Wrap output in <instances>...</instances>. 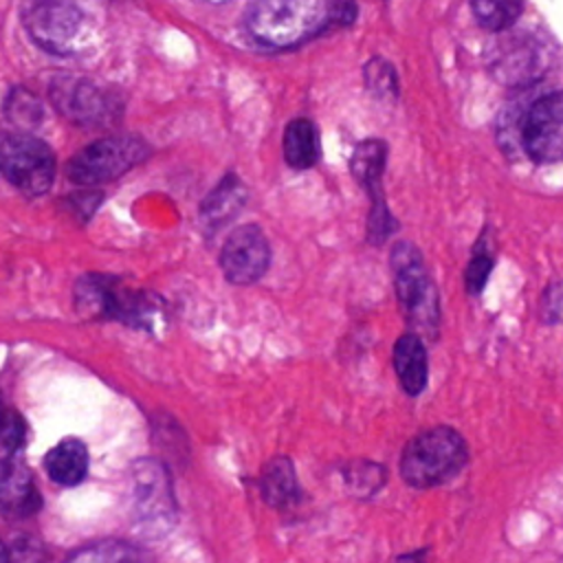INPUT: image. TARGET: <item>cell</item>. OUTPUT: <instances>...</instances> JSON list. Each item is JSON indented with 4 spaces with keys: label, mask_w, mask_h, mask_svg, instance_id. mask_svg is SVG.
<instances>
[{
    "label": "cell",
    "mask_w": 563,
    "mask_h": 563,
    "mask_svg": "<svg viewBox=\"0 0 563 563\" xmlns=\"http://www.w3.org/2000/svg\"><path fill=\"white\" fill-rule=\"evenodd\" d=\"M354 15L352 0H255L244 15V26L264 46L292 48L330 24H350Z\"/></svg>",
    "instance_id": "obj_1"
},
{
    "label": "cell",
    "mask_w": 563,
    "mask_h": 563,
    "mask_svg": "<svg viewBox=\"0 0 563 563\" xmlns=\"http://www.w3.org/2000/svg\"><path fill=\"white\" fill-rule=\"evenodd\" d=\"M468 464L466 440L451 427L438 424L416 433L402 449L400 477L411 488H435L462 473Z\"/></svg>",
    "instance_id": "obj_2"
},
{
    "label": "cell",
    "mask_w": 563,
    "mask_h": 563,
    "mask_svg": "<svg viewBox=\"0 0 563 563\" xmlns=\"http://www.w3.org/2000/svg\"><path fill=\"white\" fill-rule=\"evenodd\" d=\"M389 262L396 297L407 312L413 332L420 336L435 334L440 323V301L422 253L411 242H398L389 253Z\"/></svg>",
    "instance_id": "obj_3"
},
{
    "label": "cell",
    "mask_w": 563,
    "mask_h": 563,
    "mask_svg": "<svg viewBox=\"0 0 563 563\" xmlns=\"http://www.w3.org/2000/svg\"><path fill=\"white\" fill-rule=\"evenodd\" d=\"M486 59L493 77L512 88H526L543 77L552 59L550 42L534 31H499Z\"/></svg>",
    "instance_id": "obj_4"
},
{
    "label": "cell",
    "mask_w": 563,
    "mask_h": 563,
    "mask_svg": "<svg viewBox=\"0 0 563 563\" xmlns=\"http://www.w3.org/2000/svg\"><path fill=\"white\" fill-rule=\"evenodd\" d=\"M22 22L31 40L53 55L77 53L88 33V22L73 0H31Z\"/></svg>",
    "instance_id": "obj_5"
},
{
    "label": "cell",
    "mask_w": 563,
    "mask_h": 563,
    "mask_svg": "<svg viewBox=\"0 0 563 563\" xmlns=\"http://www.w3.org/2000/svg\"><path fill=\"white\" fill-rule=\"evenodd\" d=\"M0 174L26 196H42L55 178L51 147L24 132H0Z\"/></svg>",
    "instance_id": "obj_6"
},
{
    "label": "cell",
    "mask_w": 563,
    "mask_h": 563,
    "mask_svg": "<svg viewBox=\"0 0 563 563\" xmlns=\"http://www.w3.org/2000/svg\"><path fill=\"white\" fill-rule=\"evenodd\" d=\"M143 139L119 134L99 139L79 150L66 165V174L77 185H101L130 172L147 156Z\"/></svg>",
    "instance_id": "obj_7"
},
{
    "label": "cell",
    "mask_w": 563,
    "mask_h": 563,
    "mask_svg": "<svg viewBox=\"0 0 563 563\" xmlns=\"http://www.w3.org/2000/svg\"><path fill=\"white\" fill-rule=\"evenodd\" d=\"M77 301L92 314L119 319L134 328H154L161 317L158 297L128 290L110 277H84L77 286Z\"/></svg>",
    "instance_id": "obj_8"
},
{
    "label": "cell",
    "mask_w": 563,
    "mask_h": 563,
    "mask_svg": "<svg viewBox=\"0 0 563 563\" xmlns=\"http://www.w3.org/2000/svg\"><path fill=\"white\" fill-rule=\"evenodd\" d=\"M132 515L136 526L150 534H165L176 521V499L167 468L156 460H141L132 468Z\"/></svg>",
    "instance_id": "obj_9"
},
{
    "label": "cell",
    "mask_w": 563,
    "mask_h": 563,
    "mask_svg": "<svg viewBox=\"0 0 563 563\" xmlns=\"http://www.w3.org/2000/svg\"><path fill=\"white\" fill-rule=\"evenodd\" d=\"M519 141L521 152L539 165L563 161V90L541 95L528 103Z\"/></svg>",
    "instance_id": "obj_10"
},
{
    "label": "cell",
    "mask_w": 563,
    "mask_h": 563,
    "mask_svg": "<svg viewBox=\"0 0 563 563\" xmlns=\"http://www.w3.org/2000/svg\"><path fill=\"white\" fill-rule=\"evenodd\" d=\"M271 266V244L257 224H242L229 233L220 251V268L227 282L249 286L260 282Z\"/></svg>",
    "instance_id": "obj_11"
},
{
    "label": "cell",
    "mask_w": 563,
    "mask_h": 563,
    "mask_svg": "<svg viewBox=\"0 0 563 563\" xmlns=\"http://www.w3.org/2000/svg\"><path fill=\"white\" fill-rule=\"evenodd\" d=\"M55 108L70 121L81 125H99L112 112L110 99L97 86L77 77H59L51 84Z\"/></svg>",
    "instance_id": "obj_12"
},
{
    "label": "cell",
    "mask_w": 563,
    "mask_h": 563,
    "mask_svg": "<svg viewBox=\"0 0 563 563\" xmlns=\"http://www.w3.org/2000/svg\"><path fill=\"white\" fill-rule=\"evenodd\" d=\"M42 506V497L26 466L7 464L0 471V512L11 519H26Z\"/></svg>",
    "instance_id": "obj_13"
},
{
    "label": "cell",
    "mask_w": 563,
    "mask_h": 563,
    "mask_svg": "<svg viewBox=\"0 0 563 563\" xmlns=\"http://www.w3.org/2000/svg\"><path fill=\"white\" fill-rule=\"evenodd\" d=\"M394 372L400 387L409 396H418L424 391L429 383V358L424 341L418 332H405L394 343Z\"/></svg>",
    "instance_id": "obj_14"
},
{
    "label": "cell",
    "mask_w": 563,
    "mask_h": 563,
    "mask_svg": "<svg viewBox=\"0 0 563 563\" xmlns=\"http://www.w3.org/2000/svg\"><path fill=\"white\" fill-rule=\"evenodd\" d=\"M257 486H260L262 499L275 510H286L295 506L301 497L295 464L286 455H277L266 462Z\"/></svg>",
    "instance_id": "obj_15"
},
{
    "label": "cell",
    "mask_w": 563,
    "mask_h": 563,
    "mask_svg": "<svg viewBox=\"0 0 563 563\" xmlns=\"http://www.w3.org/2000/svg\"><path fill=\"white\" fill-rule=\"evenodd\" d=\"M246 202V187L235 174H227L202 200L200 220L209 231H218L231 222Z\"/></svg>",
    "instance_id": "obj_16"
},
{
    "label": "cell",
    "mask_w": 563,
    "mask_h": 563,
    "mask_svg": "<svg viewBox=\"0 0 563 563\" xmlns=\"http://www.w3.org/2000/svg\"><path fill=\"white\" fill-rule=\"evenodd\" d=\"M389 147L383 139H365L356 143L350 156V174L369 194V198L383 196V174L387 165Z\"/></svg>",
    "instance_id": "obj_17"
},
{
    "label": "cell",
    "mask_w": 563,
    "mask_h": 563,
    "mask_svg": "<svg viewBox=\"0 0 563 563\" xmlns=\"http://www.w3.org/2000/svg\"><path fill=\"white\" fill-rule=\"evenodd\" d=\"M44 468L53 482L62 486H75L88 473V449L84 442L66 438L46 453Z\"/></svg>",
    "instance_id": "obj_18"
},
{
    "label": "cell",
    "mask_w": 563,
    "mask_h": 563,
    "mask_svg": "<svg viewBox=\"0 0 563 563\" xmlns=\"http://www.w3.org/2000/svg\"><path fill=\"white\" fill-rule=\"evenodd\" d=\"M284 158L292 169H308L321 156L319 132L310 119H292L284 130Z\"/></svg>",
    "instance_id": "obj_19"
},
{
    "label": "cell",
    "mask_w": 563,
    "mask_h": 563,
    "mask_svg": "<svg viewBox=\"0 0 563 563\" xmlns=\"http://www.w3.org/2000/svg\"><path fill=\"white\" fill-rule=\"evenodd\" d=\"M343 482L347 490L356 497H372L376 495L387 482V468L372 460H350L341 468Z\"/></svg>",
    "instance_id": "obj_20"
},
{
    "label": "cell",
    "mask_w": 563,
    "mask_h": 563,
    "mask_svg": "<svg viewBox=\"0 0 563 563\" xmlns=\"http://www.w3.org/2000/svg\"><path fill=\"white\" fill-rule=\"evenodd\" d=\"M475 20L490 31L510 29L521 15L523 0H471Z\"/></svg>",
    "instance_id": "obj_21"
},
{
    "label": "cell",
    "mask_w": 563,
    "mask_h": 563,
    "mask_svg": "<svg viewBox=\"0 0 563 563\" xmlns=\"http://www.w3.org/2000/svg\"><path fill=\"white\" fill-rule=\"evenodd\" d=\"M363 79L378 101H394L398 97V75L387 59L372 57L363 68Z\"/></svg>",
    "instance_id": "obj_22"
},
{
    "label": "cell",
    "mask_w": 563,
    "mask_h": 563,
    "mask_svg": "<svg viewBox=\"0 0 563 563\" xmlns=\"http://www.w3.org/2000/svg\"><path fill=\"white\" fill-rule=\"evenodd\" d=\"M139 556H141L139 550H134L130 543H121V541L90 543V545H84L68 554V559H73V561H128V559H139Z\"/></svg>",
    "instance_id": "obj_23"
},
{
    "label": "cell",
    "mask_w": 563,
    "mask_h": 563,
    "mask_svg": "<svg viewBox=\"0 0 563 563\" xmlns=\"http://www.w3.org/2000/svg\"><path fill=\"white\" fill-rule=\"evenodd\" d=\"M493 266H495V257L490 255L486 244L484 246L477 244V249L473 251V255L466 264V271H464V288L471 297H477L486 288Z\"/></svg>",
    "instance_id": "obj_24"
},
{
    "label": "cell",
    "mask_w": 563,
    "mask_h": 563,
    "mask_svg": "<svg viewBox=\"0 0 563 563\" xmlns=\"http://www.w3.org/2000/svg\"><path fill=\"white\" fill-rule=\"evenodd\" d=\"M398 227V220L389 213L385 198L376 196L372 198V209L367 216V240L372 244H383Z\"/></svg>",
    "instance_id": "obj_25"
},
{
    "label": "cell",
    "mask_w": 563,
    "mask_h": 563,
    "mask_svg": "<svg viewBox=\"0 0 563 563\" xmlns=\"http://www.w3.org/2000/svg\"><path fill=\"white\" fill-rule=\"evenodd\" d=\"M537 314L548 325H561L563 323V279L552 282L543 290Z\"/></svg>",
    "instance_id": "obj_26"
},
{
    "label": "cell",
    "mask_w": 563,
    "mask_h": 563,
    "mask_svg": "<svg viewBox=\"0 0 563 563\" xmlns=\"http://www.w3.org/2000/svg\"><path fill=\"white\" fill-rule=\"evenodd\" d=\"M7 114L11 121L15 123H35L40 121L42 108L37 103V99L24 90H13L11 97L7 99Z\"/></svg>",
    "instance_id": "obj_27"
},
{
    "label": "cell",
    "mask_w": 563,
    "mask_h": 563,
    "mask_svg": "<svg viewBox=\"0 0 563 563\" xmlns=\"http://www.w3.org/2000/svg\"><path fill=\"white\" fill-rule=\"evenodd\" d=\"M22 438H24L22 418L13 411H4L0 420V446L15 451L22 444Z\"/></svg>",
    "instance_id": "obj_28"
},
{
    "label": "cell",
    "mask_w": 563,
    "mask_h": 563,
    "mask_svg": "<svg viewBox=\"0 0 563 563\" xmlns=\"http://www.w3.org/2000/svg\"><path fill=\"white\" fill-rule=\"evenodd\" d=\"M427 554V550H420V552H409V554H400L398 559H420V556H424Z\"/></svg>",
    "instance_id": "obj_29"
},
{
    "label": "cell",
    "mask_w": 563,
    "mask_h": 563,
    "mask_svg": "<svg viewBox=\"0 0 563 563\" xmlns=\"http://www.w3.org/2000/svg\"><path fill=\"white\" fill-rule=\"evenodd\" d=\"M11 559V552H9V548L4 545V543H0V561H9Z\"/></svg>",
    "instance_id": "obj_30"
}]
</instances>
